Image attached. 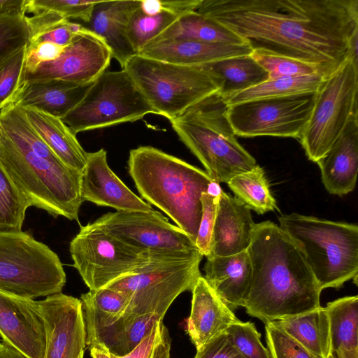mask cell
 I'll list each match as a JSON object with an SVG mask.
<instances>
[{
    "label": "cell",
    "mask_w": 358,
    "mask_h": 358,
    "mask_svg": "<svg viewBox=\"0 0 358 358\" xmlns=\"http://www.w3.org/2000/svg\"><path fill=\"white\" fill-rule=\"evenodd\" d=\"M197 12L259 49L318 67L325 79L349 58L358 0H201Z\"/></svg>",
    "instance_id": "cell-1"
},
{
    "label": "cell",
    "mask_w": 358,
    "mask_h": 358,
    "mask_svg": "<svg viewBox=\"0 0 358 358\" xmlns=\"http://www.w3.org/2000/svg\"><path fill=\"white\" fill-rule=\"evenodd\" d=\"M252 281L243 308L265 324L320 307L322 290L289 236L271 221L255 224L247 250Z\"/></svg>",
    "instance_id": "cell-2"
},
{
    "label": "cell",
    "mask_w": 358,
    "mask_h": 358,
    "mask_svg": "<svg viewBox=\"0 0 358 358\" xmlns=\"http://www.w3.org/2000/svg\"><path fill=\"white\" fill-rule=\"evenodd\" d=\"M127 164L141 196L166 214L195 243L202 214L201 196L214 182L208 173L149 145L131 150Z\"/></svg>",
    "instance_id": "cell-3"
},
{
    "label": "cell",
    "mask_w": 358,
    "mask_h": 358,
    "mask_svg": "<svg viewBox=\"0 0 358 358\" xmlns=\"http://www.w3.org/2000/svg\"><path fill=\"white\" fill-rule=\"evenodd\" d=\"M227 106L225 99L216 92L170 121L180 141L217 183H227L258 165L236 140L227 117Z\"/></svg>",
    "instance_id": "cell-4"
},
{
    "label": "cell",
    "mask_w": 358,
    "mask_h": 358,
    "mask_svg": "<svg viewBox=\"0 0 358 358\" xmlns=\"http://www.w3.org/2000/svg\"><path fill=\"white\" fill-rule=\"evenodd\" d=\"M0 164L31 206L78 222L82 173L15 143L1 128Z\"/></svg>",
    "instance_id": "cell-5"
},
{
    "label": "cell",
    "mask_w": 358,
    "mask_h": 358,
    "mask_svg": "<svg viewBox=\"0 0 358 358\" xmlns=\"http://www.w3.org/2000/svg\"><path fill=\"white\" fill-rule=\"evenodd\" d=\"M280 227L302 252L321 290L357 283L358 226L296 213L279 217Z\"/></svg>",
    "instance_id": "cell-6"
},
{
    "label": "cell",
    "mask_w": 358,
    "mask_h": 358,
    "mask_svg": "<svg viewBox=\"0 0 358 358\" xmlns=\"http://www.w3.org/2000/svg\"><path fill=\"white\" fill-rule=\"evenodd\" d=\"M157 115L169 121L218 91L215 79L201 66L167 63L136 55L122 68Z\"/></svg>",
    "instance_id": "cell-7"
},
{
    "label": "cell",
    "mask_w": 358,
    "mask_h": 358,
    "mask_svg": "<svg viewBox=\"0 0 358 358\" xmlns=\"http://www.w3.org/2000/svg\"><path fill=\"white\" fill-rule=\"evenodd\" d=\"M66 273L58 255L26 232L0 233V290L34 299L62 292Z\"/></svg>",
    "instance_id": "cell-8"
},
{
    "label": "cell",
    "mask_w": 358,
    "mask_h": 358,
    "mask_svg": "<svg viewBox=\"0 0 358 358\" xmlns=\"http://www.w3.org/2000/svg\"><path fill=\"white\" fill-rule=\"evenodd\" d=\"M73 266L90 290L105 287L154 264L178 261L137 250L115 238L94 222L81 226L71 240Z\"/></svg>",
    "instance_id": "cell-9"
},
{
    "label": "cell",
    "mask_w": 358,
    "mask_h": 358,
    "mask_svg": "<svg viewBox=\"0 0 358 358\" xmlns=\"http://www.w3.org/2000/svg\"><path fill=\"white\" fill-rule=\"evenodd\" d=\"M358 64L349 58L317 91L299 141L308 159L317 162L330 149L352 114L358 111Z\"/></svg>",
    "instance_id": "cell-10"
},
{
    "label": "cell",
    "mask_w": 358,
    "mask_h": 358,
    "mask_svg": "<svg viewBox=\"0 0 358 358\" xmlns=\"http://www.w3.org/2000/svg\"><path fill=\"white\" fill-rule=\"evenodd\" d=\"M148 114L156 113L122 69L101 73L79 104L62 120L76 135L81 131L134 122Z\"/></svg>",
    "instance_id": "cell-11"
},
{
    "label": "cell",
    "mask_w": 358,
    "mask_h": 358,
    "mask_svg": "<svg viewBox=\"0 0 358 358\" xmlns=\"http://www.w3.org/2000/svg\"><path fill=\"white\" fill-rule=\"evenodd\" d=\"M94 222L124 244L152 256L178 261L203 258L190 236L157 210L110 212Z\"/></svg>",
    "instance_id": "cell-12"
},
{
    "label": "cell",
    "mask_w": 358,
    "mask_h": 358,
    "mask_svg": "<svg viewBox=\"0 0 358 358\" xmlns=\"http://www.w3.org/2000/svg\"><path fill=\"white\" fill-rule=\"evenodd\" d=\"M202 258L166 261L124 276L108 286L126 294L129 311L136 314H157L164 317L174 300L182 292L192 291L201 276Z\"/></svg>",
    "instance_id": "cell-13"
},
{
    "label": "cell",
    "mask_w": 358,
    "mask_h": 358,
    "mask_svg": "<svg viewBox=\"0 0 358 358\" xmlns=\"http://www.w3.org/2000/svg\"><path fill=\"white\" fill-rule=\"evenodd\" d=\"M316 92L256 99L227 106L236 136L299 138L313 108Z\"/></svg>",
    "instance_id": "cell-14"
},
{
    "label": "cell",
    "mask_w": 358,
    "mask_h": 358,
    "mask_svg": "<svg viewBox=\"0 0 358 358\" xmlns=\"http://www.w3.org/2000/svg\"><path fill=\"white\" fill-rule=\"evenodd\" d=\"M111 59L103 40L83 25L58 59L43 63L34 72L24 74L23 83L48 80L90 83L106 71Z\"/></svg>",
    "instance_id": "cell-15"
},
{
    "label": "cell",
    "mask_w": 358,
    "mask_h": 358,
    "mask_svg": "<svg viewBox=\"0 0 358 358\" xmlns=\"http://www.w3.org/2000/svg\"><path fill=\"white\" fill-rule=\"evenodd\" d=\"M38 303L46 331L44 358H83L87 346L80 300L60 292Z\"/></svg>",
    "instance_id": "cell-16"
},
{
    "label": "cell",
    "mask_w": 358,
    "mask_h": 358,
    "mask_svg": "<svg viewBox=\"0 0 358 358\" xmlns=\"http://www.w3.org/2000/svg\"><path fill=\"white\" fill-rule=\"evenodd\" d=\"M0 336L29 358H44L46 331L38 301L0 290Z\"/></svg>",
    "instance_id": "cell-17"
},
{
    "label": "cell",
    "mask_w": 358,
    "mask_h": 358,
    "mask_svg": "<svg viewBox=\"0 0 358 358\" xmlns=\"http://www.w3.org/2000/svg\"><path fill=\"white\" fill-rule=\"evenodd\" d=\"M86 346L103 349L116 356L130 352L164 317L126 313L108 317L83 310Z\"/></svg>",
    "instance_id": "cell-18"
},
{
    "label": "cell",
    "mask_w": 358,
    "mask_h": 358,
    "mask_svg": "<svg viewBox=\"0 0 358 358\" xmlns=\"http://www.w3.org/2000/svg\"><path fill=\"white\" fill-rule=\"evenodd\" d=\"M80 195L83 201L113 208L116 211L150 212L152 206L130 190L110 169L107 152L101 148L87 152L82 173Z\"/></svg>",
    "instance_id": "cell-19"
},
{
    "label": "cell",
    "mask_w": 358,
    "mask_h": 358,
    "mask_svg": "<svg viewBox=\"0 0 358 358\" xmlns=\"http://www.w3.org/2000/svg\"><path fill=\"white\" fill-rule=\"evenodd\" d=\"M316 163L330 194L343 196L355 189L358 172V111L351 115L340 136Z\"/></svg>",
    "instance_id": "cell-20"
},
{
    "label": "cell",
    "mask_w": 358,
    "mask_h": 358,
    "mask_svg": "<svg viewBox=\"0 0 358 358\" xmlns=\"http://www.w3.org/2000/svg\"><path fill=\"white\" fill-rule=\"evenodd\" d=\"M255 227L250 209L237 198L222 190L218 196L208 257L247 251Z\"/></svg>",
    "instance_id": "cell-21"
},
{
    "label": "cell",
    "mask_w": 358,
    "mask_h": 358,
    "mask_svg": "<svg viewBox=\"0 0 358 358\" xmlns=\"http://www.w3.org/2000/svg\"><path fill=\"white\" fill-rule=\"evenodd\" d=\"M140 6V0L96 1L92 10L87 29L95 34L107 45L112 58L122 68L132 57L138 55L127 35L132 14Z\"/></svg>",
    "instance_id": "cell-22"
},
{
    "label": "cell",
    "mask_w": 358,
    "mask_h": 358,
    "mask_svg": "<svg viewBox=\"0 0 358 358\" xmlns=\"http://www.w3.org/2000/svg\"><path fill=\"white\" fill-rule=\"evenodd\" d=\"M192 293L187 330L192 343L198 350L213 338L225 332L238 317L203 276L198 278Z\"/></svg>",
    "instance_id": "cell-23"
},
{
    "label": "cell",
    "mask_w": 358,
    "mask_h": 358,
    "mask_svg": "<svg viewBox=\"0 0 358 358\" xmlns=\"http://www.w3.org/2000/svg\"><path fill=\"white\" fill-rule=\"evenodd\" d=\"M252 52L248 43L169 40L149 43L138 55L167 63L197 66L228 57L250 55Z\"/></svg>",
    "instance_id": "cell-24"
},
{
    "label": "cell",
    "mask_w": 358,
    "mask_h": 358,
    "mask_svg": "<svg viewBox=\"0 0 358 358\" xmlns=\"http://www.w3.org/2000/svg\"><path fill=\"white\" fill-rule=\"evenodd\" d=\"M206 258L203 278L208 285L233 311L243 307L252 281V265L248 251Z\"/></svg>",
    "instance_id": "cell-25"
},
{
    "label": "cell",
    "mask_w": 358,
    "mask_h": 358,
    "mask_svg": "<svg viewBox=\"0 0 358 358\" xmlns=\"http://www.w3.org/2000/svg\"><path fill=\"white\" fill-rule=\"evenodd\" d=\"M93 82L78 84L48 80L24 83L13 103L21 108H35L62 119L83 100Z\"/></svg>",
    "instance_id": "cell-26"
},
{
    "label": "cell",
    "mask_w": 358,
    "mask_h": 358,
    "mask_svg": "<svg viewBox=\"0 0 358 358\" xmlns=\"http://www.w3.org/2000/svg\"><path fill=\"white\" fill-rule=\"evenodd\" d=\"M29 122L50 149L68 166L83 173L87 162L85 151L62 119L32 108H22Z\"/></svg>",
    "instance_id": "cell-27"
},
{
    "label": "cell",
    "mask_w": 358,
    "mask_h": 358,
    "mask_svg": "<svg viewBox=\"0 0 358 358\" xmlns=\"http://www.w3.org/2000/svg\"><path fill=\"white\" fill-rule=\"evenodd\" d=\"M280 329L317 358L332 354L329 320L325 307L289 318L269 322Z\"/></svg>",
    "instance_id": "cell-28"
},
{
    "label": "cell",
    "mask_w": 358,
    "mask_h": 358,
    "mask_svg": "<svg viewBox=\"0 0 358 358\" xmlns=\"http://www.w3.org/2000/svg\"><path fill=\"white\" fill-rule=\"evenodd\" d=\"M199 66L215 79L217 92L224 99L268 78L266 71L250 55L228 57Z\"/></svg>",
    "instance_id": "cell-29"
},
{
    "label": "cell",
    "mask_w": 358,
    "mask_h": 358,
    "mask_svg": "<svg viewBox=\"0 0 358 358\" xmlns=\"http://www.w3.org/2000/svg\"><path fill=\"white\" fill-rule=\"evenodd\" d=\"M331 348L336 358H358V296L327 303Z\"/></svg>",
    "instance_id": "cell-30"
},
{
    "label": "cell",
    "mask_w": 358,
    "mask_h": 358,
    "mask_svg": "<svg viewBox=\"0 0 358 358\" xmlns=\"http://www.w3.org/2000/svg\"><path fill=\"white\" fill-rule=\"evenodd\" d=\"M169 40H189L234 45L248 43L224 26L196 10L178 17L150 43Z\"/></svg>",
    "instance_id": "cell-31"
},
{
    "label": "cell",
    "mask_w": 358,
    "mask_h": 358,
    "mask_svg": "<svg viewBox=\"0 0 358 358\" xmlns=\"http://www.w3.org/2000/svg\"><path fill=\"white\" fill-rule=\"evenodd\" d=\"M324 78L318 74L283 77L267 80L259 85L234 94L227 99L228 106L244 101L283 97L317 92Z\"/></svg>",
    "instance_id": "cell-32"
},
{
    "label": "cell",
    "mask_w": 358,
    "mask_h": 358,
    "mask_svg": "<svg viewBox=\"0 0 358 358\" xmlns=\"http://www.w3.org/2000/svg\"><path fill=\"white\" fill-rule=\"evenodd\" d=\"M227 184L235 197L250 210L264 214L276 208V201L271 194L265 172L259 165L249 171L236 175Z\"/></svg>",
    "instance_id": "cell-33"
},
{
    "label": "cell",
    "mask_w": 358,
    "mask_h": 358,
    "mask_svg": "<svg viewBox=\"0 0 358 358\" xmlns=\"http://www.w3.org/2000/svg\"><path fill=\"white\" fill-rule=\"evenodd\" d=\"M31 206L0 164V233L22 231L27 209Z\"/></svg>",
    "instance_id": "cell-34"
},
{
    "label": "cell",
    "mask_w": 358,
    "mask_h": 358,
    "mask_svg": "<svg viewBox=\"0 0 358 358\" xmlns=\"http://www.w3.org/2000/svg\"><path fill=\"white\" fill-rule=\"evenodd\" d=\"M178 18L165 10L148 15L138 8L131 16L127 27L129 40L137 54Z\"/></svg>",
    "instance_id": "cell-35"
},
{
    "label": "cell",
    "mask_w": 358,
    "mask_h": 358,
    "mask_svg": "<svg viewBox=\"0 0 358 358\" xmlns=\"http://www.w3.org/2000/svg\"><path fill=\"white\" fill-rule=\"evenodd\" d=\"M250 56L266 71L268 80L315 73L320 75L315 65L266 50H252Z\"/></svg>",
    "instance_id": "cell-36"
},
{
    "label": "cell",
    "mask_w": 358,
    "mask_h": 358,
    "mask_svg": "<svg viewBox=\"0 0 358 358\" xmlns=\"http://www.w3.org/2000/svg\"><path fill=\"white\" fill-rule=\"evenodd\" d=\"M29 41L27 15L22 13L0 15V66Z\"/></svg>",
    "instance_id": "cell-37"
},
{
    "label": "cell",
    "mask_w": 358,
    "mask_h": 358,
    "mask_svg": "<svg viewBox=\"0 0 358 358\" xmlns=\"http://www.w3.org/2000/svg\"><path fill=\"white\" fill-rule=\"evenodd\" d=\"M82 310L96 315L120 317L129 311V301L124 293L105 287L81 294Z\"/></svg>",
    "instance_id": "cell-38"
},
{
    "label": "cell",
    "mask_w": 358,
    "mask_h": 358,
    "mask_svg": "<svg viewBox=\"0 0 358 358\" xmlns=\"http://www.w3.org/2000/svg\"><path fill=\"white\" fill-rule=\"evenodd\" d=\"M234 348L245 358H271L261 341V333L254 322L238 319L225 331Z\"/></svg>",
    "instance_id": "cell-39"
},
{
    "label": "cell",
    "mask_w": 358,
    "mask_h": 358,
    "mask_svg": "<svg viewBox=\"0 0 358 358\" xmlns=\"http://www.w3.org/2000/svg\"><path fill=\"white\" fill-rule=\"evenodd\" d=\"M27 45L0 66V110L12 103L23 84Z\"/></svg>",
    "instance_id": "cell-40"
},
{
    "label": "cell",
    "mask_w": 358,
    "mask_h": 358,
    "mask_svg": "<svg viewBox=\"0 0 358 358\" xmlns=\"http://www.w3.org/2000/svg\"><path fill=\"white\" fill-rule=\"evenodd\" d=\"M171 338L169 332L159 321L141 342L128 354L112 358H171Z\"/></svg>",
    "instance_id": "cell-41"
},
{
    "label": "cell",
    "mask_w": 358,
    "mask_h": 358,
    "mask_svg": "<svg viewBox=\"0 0 358 358\" xmlns=\"http://www.w3.org/2000/svg\"><path fill=\"white\" fill-rule=\"evenodd\" d=\"M96 1L87 0H27L26 13H36L40 10H51L69 20H79L87 23L92 10Z\"/></svg>",
    "instance_id": "cell-42"
},
{
    "label": "cell",
    "mask_w": 358,
    "mask_h": 358,
    "mask_svg": "<svg viewBox=\"0 0 358 358\" xmlns=\"http://www.w3.org/2000/svg\"><path fill=\"white\" fill-rule=\"evenodd\" d=\"M265 338L271 358H317L270 323L265 324Z\"/></svg>",
    "instance_id": "cell-43"
},
{
    "label": "cell",
    "mask_w": 358,
    "mask_h": 358,
    "mask_svg": "<svg viewBox=\"0 0 358 358\" xmlns=\"http://www.w3.org/2000/svg\"><path fill=\"white\" fill-rule=\"evenodd\" d=\"M219 196V195H218ZM218 196L203 192L201 196L202 214L195 245L199 252L206 257L210 254L211 238L215 224Z\"/></svg>",
    "instance_id": "cell-44"
},
{
    "label": "cell",
    "mask_w": 358,
    "mask_h": 358,
    "mask_svg": "<svg viewBox=\"0 0 358 358\" xmlns=\"http://www.w3.org/2000/svg\"><path fill=\"white\" fill-rule=\"evenodd\" d=\"M82 28V24L72 22L66 20L31 37L27 45L48 41L66 47L72 42Z\"/></svg>",
    "instance_id": "cell-45"
},
{
    "label": "cell",
    "mask_w": 358,
    "mask_h": 358,
    "mask_svg": "<svg viewBox=\"0 0 358 358\" xmlns=\"http://www.w3.org/2000/svg\"><path fill=\"white\" fill-rule=\"evenodd\" d=\"M65 48L48 41L27 45L24 75L34 72L43 63L58 59Z\"/></svg>",
    "instance_id": "cell-46"
},
{
    "label": "cell",
    "mask_w": 358,
    "mask_h": 358,
    "mask_svg": "<svg viewBox=\"0 0 358 358\" xmlns=\"http://www.w3.org/2000/svg\"><path fill=\"white\" fill-rule=\"evenodd\" d=\"M194 358H245L232 345L225 332L196 350Z\"/></svg>",
    "instance_id": "cell-47"
},
{
    "label": "cell",
    "mask_w": 358,
    "mask_h": 358,
    "mask_svg": "<svg viewBox=\"0 0 358 358\" xmlns=\"http://www.w3.org/2000/svg\"><path fill=\"white\" fill-rule=\"evenodd\" d=\"M201 0H169L162 1L163 10L173 13L180 17L189 12L196 11Z\"/></svg>",
    "instance_id": "cell-48"
},
{
    "label": "cell",
    "mask_w": 358,
    "mask_h": 358,
    "mask_svg": "<svg viewBox=\"0 0 358 358\" xmlns=\"http://www.w3.org/2000/svg\"><path fill=\"white\" fill-rule=\"evenodd\" d=\"M27 0H0V15L10 13H25Z\"/></svg>",
    "instance_id": "cell-49"
},
{
    "label": "cell",
    "mask_w": 358,
    "mask_h": 358,
    "mask_svg": "<svg viewBox=\"0 0 358 358\" xmlns=\"http://www.w3.org/2000/svg\"><path fill=\"white\" fill-rule=\"evenodd\" d=\"M139 8L148 15H157L163 11L162 0H140Z\"/></svg>",
    "instance_id": "cell-50"
},
{
    "label": "cell",
    "mask_w": 358,
    "mask_h": 358,
    "mask_svg": "<svg viewBox=\"0 0 358 358\" xmlns=\"http://www.w3.org/2000/svg\"><path fill=\"white\" fill-rule=\"evenodd\" d=\"M0 358H29L4 341H0Z\"/></svg>",
    "instance_id": "cell-51"
},
{
    "label": "cell",
    "mask_w": 358,
    "mask_h": 358,
    "mask_svg": "<svg viewBox=\"0 0 358 358\" xmlns=\"http://www.w3.org/2000/svg\"><path fill=\"white\" fill-rule=\"evenodd\" d=\"M90 352L92 358H112L108 351L101 348H92L90 349Z\"/></svg>",
    "instance_id": "cell-52"
},
{
    "label": "cell",
    "mask_w": 358,
    "mask_h": 358,
    "mask_svg": "<svg viewBox=\"0 0 358 358\" xmlns=\"http://www.w3.org/2000/svg\"><path fill=\"white\" fill-rule=\"evenodd\" d=\"M327 358H336L334 354H331Z\"/></svg>",
    "instance_id": "cell-53"
},
{
    "label": "cell",
    "mask_w": 358,
    "mask_h": 358,
    "mask_svg": "<svg viewBox=\"0 0 358 358\" xmlns=\"http://www.w3.org/2000/svg\"><path fill=\"white\" fill-rule=\"evenodd\" d=\"M0 133H1V127H0Z\"/></svg>",
    "instance_id": "cell-54"
},
{
    "label": "cell",
    "mask_w": 358,
    "mask_h": 358,
    "mask_svg": "<svg viewBox=\"0 0 358 358\" xmlns=\"http://www.w3.org/2000/svg\"><path fill=\"white\" fill-rule=\"evenodd\" d=\"M1 339V336H0V340Z\"/></svg>",
    "instance_id": "cell-55"
}]
</instances>
